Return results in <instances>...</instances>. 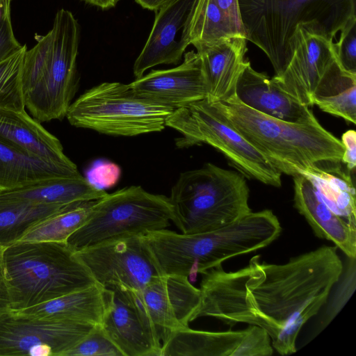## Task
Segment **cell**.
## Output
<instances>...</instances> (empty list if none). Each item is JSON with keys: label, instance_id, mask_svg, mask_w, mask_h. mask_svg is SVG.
Masks as SVG:
<instances>
[{"label": "cell", "instance_id": "cell-1", "mask_svg": "<svg viewBox=\"0 0 356 356\" xmlns=\"http://www.w3.org/2000/svg\"><path fill=\"white\" fill-rule=\"evenodd\" d=\"M337 248L321 246L282 264L258 255L235 271L222 265L202 274L200 301L191 321L208 316L230 327L246 323L264 328L282 355L296 352L303 325L327 302L343 266Z\"/></svg>", "mask_w": 356, "mask_h": 356}, {"label": "cell", "instance_id": "cell-2", "mask_svg": "<svg viewBox=\"0 0 356 356\" xmlns=\"http://www.w3.org/2000/svg\"><path fill=\"white\" fill-rule=\"evenodd\" d=\"M282 227L270 209L252 212L225 227L197 234L166 228L143 235L159 273L195 280L199 274L226 260L267 247L280 235Z\"/></svg>", "mask_w": 356, "mask_h": 356}, {"label": "cell", "instance_id": "cell-3", "mask_svg": "<svg viewBox=\"0 0 356 356\" xmlns=\"http://www.w3.org/2000/svg\"><path fill=\"white\" fill-rule=\"evenodd\" d=\"M222 118L282 174L294 177L341 162L343 146L314 116L299 123L277 119L242 104L234 95L211 102Z\"/></svg>", "mask_w": 356, "mask_h": 356}, {"label": "cell", "instance_id": "cell-4", "mask_svg": "<svg viewBox=\"0 0 356 356\" xmlns=\"http://www.w3.org/2000/svg\"><path fill=\"white\" fill-rule=\"evenodd\" d=\"M238 3L245 39L266 54L275 76L284 71L292 57L298 25L332 41L356 16V0H238Z\"/></svg>", "mask_w": 356, "mask_h": 356}, {"label": "cell", "instance_id": "cell-5", "mask_svg": "<svg viewBox=\"0 0 356 356\" xmlns=\"http://www.w3.org/2000/svg\"><path fill=\"white\" fill-rule=\"evenodd\" d=\"M24 54L22 83L25 107L39 122L63 120L79 88L77 56L80 26L64 8L56 14L52 29L36 37Z\"/></svg>", "mask_w": 356, "mask_h": 356}, {"label": "cell", "instance_id": "cell-6", "mask_svg": "<svg viewBox=\"0 0 356 356\" xmlns=\"http://www.w3.org/2000/svg\"><path fill=\"white\" fill-rule=\"evenodd\" d=\"M3 264L12 311L97 283L67 242L17 241L5 248Z\"/></svg>", "mask_w": 356, "mask_h": 356}, {"label": "cell", "instance_id": "cell-7", "mask_svg": "<svg viewBox=\"0 0 356 356\" xmlns=\"http://www.w3.org/2000/svg\"><path fill=\"white\" fill-rule=\"evenodd\" d=\"M169 199L172 222L184 234L215 230L252 211L245 177L212 163L181 173Z\"/></svg>", "mask_w": 356, "mask_h": 356}, {"label": "cell", "instance_id": "cell-8", "mask_svg": "<svg viewBox=\"0 0 356 356\" xmlns=\"http://www.w3.org/2000/svg\"><path fill=\"white\" fill-rule=\"evenodd\" d=\"M174 110L139 95L129 84L104 82L81 95L65 117L76 127L136 136L162 131Z\"/></svg>", "mask_w": 356, "mask_h": 356}, {"label": "cell", "instance_id": "cell-9", "mask_svg": "<svg viewBox=\"0 0 356 356\" xmlns=\"http://www.w3.org/2000/svg\"><path fill=\"white\" fill-rule=\"evenodd\" d=\"M174 219L168 197L131 186L95 200L88 219L67 243L77 251L106 241L165 229Z\"/></svg>", "mask_w": 356, "mask_h": 356}, {"label": "cell", "instance_id": "cell-10", "mask_svg": "<svg viewBox=\"0 0 356 356\" xmlns=\"http://www.w3.org/2000/svg\"><path fill=\"white\" fill-rule=\"evenodd\" d=\"M165 126L179 132V147L206 143L218 149L244 177L280 187L282 173L239 132L228 124L207 99L176 108Z\"/></svg>", "mask_w": 356, "mask_h": 356}, {"label": "cell", "instance_id": "cell-11", "mask_svg": "<svg viewBox=\"0 0 356 356\" xmlns=\"http://www.w3.org/2000/svg\"><path fill=\"white\" fill-rule=\"evenodd\" d=\"M75 253L95 282L113 291H139L161 275L142 235L106 241Z\"/></svg>", "mask_w": 356, "mask_h": 356}, {"label": "cell", "instance_id": "cell-12", "mask_svg": "<svg viewBox=\"0 0 356 356\" xmlns=\"http://www.w3.org/2000/svg\"><path fill=\"white\" fill-rule=\"evenodd\" d=\"M115 292L134 307L161 345L173 332L189 327L200 301V289L176 275H160L139 291Z\"/></svg>", "mask_w": 356, "mask_h": 356}, {"label": "cell", "instance_id": "cell-13", "mask_svg": "<svg viewBox=\"0 0 356 356\" xmlns=\"http://www.w3.org/2000/svg\"><path fill=\"white\" fill-rule=\"evenodd\" d=\"M68 319L0 314V356H65L95 327Z\"/></svg>", "mask_w": 356, "mask_h": 356}, {"label": "cell", "instance_id": "cell-14", "mask_svg": "<svg viewBox=\"0 0 356 356\" xmlns=\"http://www.w3.org/2000/svg\"><path fill=\"white\" fill-rule=\"evenodd\" d=\"M332 41L298 25L292 57L284 71L273 81L303 105H314L328 83L343 70L339 65Z\"/></svg>", "mask_w": 356, "mask_h": 356}, {"label": "cell", "instance_id": "cell-15", "mask_svg": "<svg viewBox=\"0 0 356 356\" xmlns=\"http://www.w3.org/2000/svg\"><path fill=\"white\" fill-rule=\"evenodd\" d=\"M197 0H170L156 11L154 22L133 72L136 79L161 64H177L191 44L192 18Z\"/></svg>", "mask_w": 356, "mask_h": 356}, {"label": "cell", "instance_id": "cell-16", "mask_svg": "<svg viewBox=\"0 0 356 356\" xmlns=\"http://www.w3.org/2000/svg\"><path fill=\"white\" fill-rule=\"evenodd\" d=\"M139 95L174 109L207 98L201 58L194 51L185 54L181 65L152 70L129 84Z\"/></svg>", "mask_w": 356, "mask_h": 356}, {"label": "cell", "instance_id": "cell-17", "mask_svg": "<svg viewBox=\"0 0 356 356\" xmlns=\"http://www.w3.org/2000/svg\"><path fill=\"white\" fill-rule=\"evenodd\" d=\"M235 95L246 106L284 121L299 123L314 117L309 106L284 91L268 75L254 70L249 61L238 79Z\"/></svg>", "mask_w": 356, "mask_h": 356}, {"label": "cell", "instance_id": "cell-18", "mask_svg": "<svg viewBox=\"0 0 356 356\" xmlns=\"http://www.w3.org/2000/svg\"><path fill=\"white\" fill-rule=\"evenodd\" d=\"M247 40L232 37L195 46L205 76L210 102H222L235 95L238 79L246 63Z\"/></svg>", "mask_w": 356, "mask_h": 356}, {"label": "cell", "instance_id": "cell-19", "mask_svg": "<svg viewBox=\"0 0 356 356\" xmlns=\"http://www.w3.org/2000/svg\"><path fill=\"white\" fill-rule=\"evenodd\" d=\"M293 177L294 206L315 235L331 241L348 258L356 259V227L327 207L308 178L300 174Z\"/></svg>", "mask_w": 356, "mask_h": 356}, {"label": "cell", "instance_id": "cell-20", "mask_svg": "<svg viewBox=\"0 0 356 356\" xmlns=\"http://www.w3.org/2000/svg\"><path fill=\"white\" fill-rule=\"evenodd\" d=\"M0 140L42 160L76 167L63 152L60 140L26 111L0 108Z\"/></svg>", "mask_w": 356, "mask_h": 356}, {"label": "cell", "instance_id": "cell-21", "mask_svg": "<svg viewBox=\"0 0 356 356\" xmlns=\"http://www.w3.org/2000/svg\"><path fill=\"white\" fill-rule=\"evenodd\" d=\"M102 328L123 356H161V343L142 321L134 307L113 291Z\"/></svg>", "mask_w": 356, "mask_h": 356}, {"label": "cell", "instance_id": "cell-22", "mask_svg": "<svg viewBox=\"0 0 356 356\" xmlns=\"http://www.w3.org/2000/svg\"><path fill=\"white\" fill-rule=\"evenodd\" d=\"M113 295V291L96 283L35 306L13 312L33 318L68 319L101 325Z\"/></svg>", "mask_w": 356, "mask_h": 356}, {"label": "cell", "instance_id": "cell-23", "mask_svg": "<svg viewBox=\"0 0 356 356\" xmlns=\"http://www.w3.org/2000/svg\"><path fill=\"white\" fill-rule=\"evenodd\" d=\"M80 174L70 167L32 156L0 140V193L41 181Z\"/></svg>", "mask_w": 356, "mask_h": 356}, {"label": "cell", "instance_id": "cell-24", "mask_svg": "<svg viewBox=\"0 0 356 356\" xmlns=\"http://www.w3.org/2000/svg\"><path fill=\"white\" fill-rule=\"evenodd\" d=\"M245 332H210L187 327L173 332L162 343L161 356H234Z\"/></svg>", "mask_w": 356, "mask_h": 356}, {"label": "cell", "instance_id": "cell-25", "mask_svg": "<svg viewBox=\"0 0 356 356\" xmlns=\"http://www.w3.org/2000/svg\"><path fill=\"white\" fill-rule=\"evenodd\" d=\"M342 162L317 167L300 175L312 183L327 207L350 225L356 227L355 188L351 172Z\"/></svg>", "mask_w": 356, "mask_h": 356}, {"label": "cell", "instance_id": "cell-26", "mask_svg": "<svg viewBox=\"0 0 356 356\" xmlns=\"http://www.w3.org/2000/svg\"><path fill=\"white\" fill-rule=\"evenodd\" d=\"M8 193L25 201L58 205L97 200L107 194L105 191L95 187L81 174L41 181Z\"/></svg>", "mask_w": 356, "mask_h": 356}, {"label": "cell", "instance_id": "cell-27", "mask_svg": "<svg viewBox=\"0 0 356 356\" xmlns=\"http://www.w3.org/2000/svg\"><path fill=\"white\" fill-rule=\"evenodd\" d=\"M65 206L33 203L8 192L0 193V245L6 247L19 241L31 227Z\"/></svg>", "mask_w": 356, "mask_h": 356}, {"label": "cell", "instance_id": "cell-28", "mask_svg": "<svg viewBox=\"0 0 356 356\" xmlns=\"http://www.w3.org/2000/svg\"><path fill=\"white\" fill-rule=\"evenodd\" d=\"M95 200L67 204L31 227L19 241L67 242L88 219Z\"/></svg>", "mask_w": 356, "mask_h": 356}, {"label": "cell", "instance_id": "cell-29", "mask_svg": "<svg viewBox=\"0 0 356 356\" xmlns=\"http://www.w3.org/2000/svg\"><path fill=\"white\" fill-rule=\"evenodd\" d=\"M232 37L241 36L214 1L197 0L191 26V44H211Z\"/></svg>", "mask_w": 356, "mask_h": 356}, {"label": "cell", "instance_id": "cell-30", "mask_svg": "<svg viewBox=\"0 0 356 356\" xmlns=\"http://www.w3.org/2000/svg\"><path fill=\"white\" fill-rule=\"evenodd\" d=\"M26 46L0 63V108L25 110L22 72Z\"/></svg>", "mask_w": 356, "mask_h": 356}, {"label": "cell", "instance_id": "cell-31", "mask_svg": "<svg viewBox=\"0 0 356 356\" xmlns=\"http://www.w3.org/2000/svg\"><path fill=\"white\" fill-rule=\"evenodd\" d=\"M65 356H123V354L108 337L102 325L97 324Z\"/></svg>", "mask_w": 356, "mask_h": 356}, {"label": "cell", "instance_id": "cell-32", "mask_svg": "<svg viewBox=\"0 0 356 356\" xmlns=\"http://www.w3.org/2000/svg\"><path fill=\"white\" fill-rule=\"evenodd\" d=\"M314 105L348 122H356V83L327 97L315 99Z\"/></svg>", "mask_w": 356, "mask_h": 356}, {"label": "cell", "instance_id": "cell-33", "mask_svg": "<svg viewBox=\"0 0 356 356\" xmlns=\"http://www.w3.org/2000/svg\"><path fill=\"white\" fill-rule=\"evenodd\" d=\"M346 269L338 280V286L325 311L322 324L327 325L345 306L355 289V259L348 258Z\"/></svg>", "mask_w": 356, "mask_h": 356}, {"label": "cell", "instance_id": "cell-34", "mask_svg": "<svg viewBox=\"0 0 356 356\" xmlns=\"http://www.w3.org/2000/svg\"><path fill=\"white\" fill-rule=\"evenodd\" d=\"M337 43H332L335 58L346 72L356 75V16L349 19L341 29Z\"/></svg>", "mask_w": 356, "mask_h": 356}, {"label": "cell", "instance_id": "cell-35", "mask_svg": "<svg viewBox=\"0 0 356 356\" xmlns=\"http://www.w3.org/2000/svg\"><path fill=\"white\" fill-rule=\"evenodd\" d=\"M234 356H270L273 353L271 339L262 327L250 325Z\"/></svg>", "mask_w": 356, "mask_h": 356}, {"label": "cell", "instance_id": "cell-36", "mask_svg": "<svg viewBox=\"0 0 356 356\" xmlns=\"http://www.w3.org/2000/svg\"><path fill=\"white\" fill-rule=\"evenodd\" d=\"M120 173V168L115 163L98 160L92 163L85 177L95 187L104 191L118 182Z\"/></svg>", "mask_w": 356, "mask_h": 356}, {"label": "cell", "instance_id": "cell-37", "mask_svg": "<svg viewBox=\"0 0 356 356\" xmlns=\"http://www.w3.org/2000/svg\"><path fill=\"white\" fill-rule=\"evenodd\" d=\"M22 45L16 39L11 23V13H4L0 17V63L6 60Z\"/></svg>", "mask_w": 356, "mask_h": 356}, {"label": "cell", "instance_id": "cell-38", "mask_svg": "<svg viewBox=\"0 0 356 356\" xmlns=\"http://www.w3.org/2000/svg\"><path fill=\"white\" fill-rule=\"evenodd\" d=\"M213 1L238 35L241 37L245 38L238 0Z\"/></svg>", "mask_w": 356, "mask_h": 356}, {"label": "cell", "instance_id": "cell-39", "mask_svg": "<svg viewBox=\"0 0 356 356\" xmlns=\"http://www.w3.org/2000/svg\"><path fill=\"white\" fill-rule=\"evenodd\" d=\"M341 142L343 146L341 162L350 172H354L356 165V132L353 129L343 134Z\"/></svg>", "mask_w": 356, "mask_h": 356}, {"label": "cell", "instance_id": "cell-40", "mask_svg": "<svg viewBox=\"0 0 356 356\" xmlns=\"http://www.w3.org/2000/svg\"><path fill=\"white\" fill-rule=\"evenodd\" d=\"M5 246L0 245V314L11 310L10 299L3 264Z\"/></svg>", "mask_w": 356, "mask_h": 356}, {"label": "cell", "instance_id": "cell-41", "mask_svg": "<svg viewBox=\"0 0 356 356\" xmlns=\"http://www.w3.org/2000/svg\"><path fill=\"white\" fill-rule=\"evenodd\" d=\"M169 1L170 0H135L136 3L142 8L155 12Z\"/></svg>", "mask_w": 356, "mask_h": 356}, {"label": "cell", "instance_id": "cell-42", "mask_svg": "<svg viewBox=\"0 0 356 356\" xmlns=\"http://www.w3.org/2000/svg\"><path fill=\"white\" fill-rule=\"evenodd\" d=\"M85 3L106 10L113 8L120 0H80Z\"/></svg>", "mask_w": 356, "mask_h": 356}, {"label": "cell", "instance_id": "cell-43", "mask_svg": "<svg viewBox=\"0 0 356 356\" xmlns=\"http://www.w3.org/2000/svg\"><path fill=\"white\" fill-rule=\"evenodd\" d=\"M13 0H0V10L3 13H11V2Z\"/></svg>", "mask_w": 356, "mask_h": 356}]
</instances>
